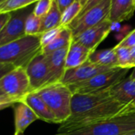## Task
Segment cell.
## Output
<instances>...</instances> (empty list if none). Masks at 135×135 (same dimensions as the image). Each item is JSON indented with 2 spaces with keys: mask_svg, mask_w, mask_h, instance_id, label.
I'll list each match as a JSON object with an SVG mask.
<instances>
[{
  "mask_svg": "<svg viewBox=\"0 0 135 135\" xmlns=\"http://www.w3.org/2000/svg\"><path fill=\"white\" fill-rule=\"evenodd\" d=\"M127 106L115 100L109 90L73 94L71 115L60 124L57 133H68L105 121L123 111Z\"/></svg>",
  "mask_w": 135,
  "mask_h": 135,
  "instance_id": "obj_1",
  "label": "cell"
},
{
  "mask_svg": "<svg viewBox=\"0 0 135 135\" xmlns=\"http://www.w3.org/2000/svg\"><path fill=\"white\" fill-rule=\"evenodd\" d=\"M40 35L27 36L0 46V64L26 68L42 51Z\"/></svg>",
  "mask_w": 135,
  "mask_h": 135,
  "instance_id": "obj_2",
  "label": "cell"
},
{
  "mask_svg": "<svg viewBox=\"0 0 135 135\" xmlns=\"http://www.w3.org/2000/svg\"><path fill=\"white\" fill-rule=\"evenodd\" d=\"M127 107L118 114L105 121L56 135H129L135 132V113L129 111Z\"/></svg>",
  "mask_w": 135,
  "mask_h": 135,
  "instance_id": "obj_3",
  "label": "cell"
},
{
  "mask_svg": "<svg viewBox=\"0 0 135 135\" xmlns=\"http://www.w3.org/2000/svg\"><path fill=\"white\" fill-rule=\"evenodd\" d=\"M33 92L37 93L46 103L58 123H63L70 117L73 93L68 85L56 82L45 85Z\"/></svg>",
  "mask_w": 135,
  "mask_h": 135,
  "instance_id": "obj_4",
  "label": "cell"
},
{
  "mask_svg": "<svg viewBox=\"0 0 135 135\" xmlns=\"http://www.w3.org/2000/svg\"><path fill=\"white\" fill-rule=\"evenodd\" d=\"M129 69L114 68L109 71L102 73L91 79L69 85L73 94H88L110 90L114 85L126 78Z\"/></svg>",
  "mask_w": 135,
  "mask_h": 135,
  "instance_id": "obj_5",
  "label": "cell"
},
{
  "mask_svg": "<svg viewBox=\"0 0 135 135\" xmlns=\"http://www.w3.org/2000/svg\"><path fill=\"white\" fill-rule=\"evenodd\" d=\"M0 90L20 102L27 94L32 92L26 68H15L5 75L0 80Z\"/></svg>",
  "mask_w": 135,
  "mask_h": 135,
  "instance_id": "obj_6",
  "label": "cell"
},
{
  "mask_svg": "<svg viewBox=\"0 0 135 135\" xmlns=\"http://www.w3.org/2000/svg\"><path fill=\"white\" fill-rule=\"evenodd\" d=\"M110 6L111 0H103L102 3L76 18L68 26L72 32L73 38L107 19L110 15Z\"/></svg>",
  "mask_w": 135,
  "mask_h": 135,
  "instance_id": "obj_7",
  "label": "cell"
},
{
  "mask_svg": "<svg viewBox=\"0 0 135 135\" xmlns=\"http://www.w3.org/2000/svg\"><path fill=\"white\" fill-rule=\"evenodd\" d=\"M32 91H36L49 82V71L45 55L38 53L26 67Z\"/></svg>",
  "mask_w": 135,
  "mask_h": 135,
  "instance_id": "obj_8",
  "label": "cell"
},
{
  "mask_svg": "<svg viewBox=\"0 0 135 135\" xmlns=\"http://www.w3.org/2000/svg\"><path fill=\"white\" fill-rule=\"evenodd\" d=\"M32 12V11H31ZM28 9H22L11 13V18L0 32V46H3L26 36L25 23L31 13Z\"/></svg>",
  "mask_w": 135,
  "mask_h": 135,
  "instance_id": "obj_9",
  "label": "cell"
},
{
  "mask_svg": "<svg viewBox=\"0 0 135 135\" xmlns=\"http://www.w3.org/2000/svg\"><path fill=\"white\" fill-rule=\"evenodd\" d=\"M113 69H114V68L95 64L88 60L86 63L77 68L65 71L60 82L68 86L79 84L81 82L87 81L98 74L109 71Z\"/></svg>",
  "mask_w": 135,
  "mask_h": 135,
  "instance_id": "obj_10",
  "label": "cell"
},
{
  "mask_svg": "<svg viewBox=\"0 0 135 135\" xmlns=\"http://www.w3.org/2000/svg\"><path fill=\"white\" fill-rule=\"evenodd\" d=\"M111 30L112 22L107 18L97 26L90 28L76 37H73V40L95 52L99 45L107 38Z\"/></svg>",
  "mask_w": 135,
  "mask_h": 135,
  "instance_id": "obj_11",
  "label": "cell"
},
{
  "mask_svg": "<svg viewBox=\"0 0 135 135\" xmlns=\"http://www.w3.org/2000/svg\"><path fill=\"white\" fill-rule=\"evenodd\" d=\"M69 49V46H67L49 54H45L48 62L49 71V84L60 82L62 79L65 73V61Z\"/></svg>",
  "mask_w": 135,
  "mask_h": 135,
  "instance_id": "obj_12",
  "label": "cell"
},
{
  "mask_svg": "<svg viewBox=\"0 0 135 135\" xmlns=\"http://www.w3.org/2000/svg\"><path fill=\"white\" fill-rule=\"evenodd\" d=\"M15 112V135L23 134L26 128L36 120L39 119L33 110L23 102L14 105Z\"/></svg>",
  "mask_w": 135,
  "mask_h": 135,
  "instance_id": "obj_13",
  "label": "cell"
},
{
  "mask_svg": "<svg viewBox=\"0 0 135 135\" xmlns=\"http://www.w3.org/2000/svg\"><path fill=\"white\" fill-rule=\"evenodd\" d=\"M21 102L28 105L37 114L39 119L49 123H58L53 113L37 93L32 91L27 94Z\"/></svg>",
  "mask_w": 135,
  "mask_h": 135,
  "instance_id": "obj_14",
  "label": "cell"
},
{
  "mask_svg": "<svg viewBox=\"0 0 135 135\" xmlns=\"http://www.w3.org/2000/svg\"><path fill=\"white\" fill-rule=\"evenodd\" d=\"M110 95L118 102L125 105L135 102V80L130 77L125 78L109 90Z\"/></svg>",
  "mask_w": 135,
  "mask_h": 135,
  "instance_id": "obj_15",
  "label": "cell"
},
{
  "mask_svg": "<svg viewBox=\"0 0 135 135\" xmlns=\"http://www.w3.org/2000/svg\"><path fill=\"white\" fill-rule=\"evenodd\" d=\"M94 52L91 49H88L87 47L84 46L80 43L73 41L71 42L66 56L65 61V71L75 69L84 63H86L88 60L90 56Z\"/></svg>",
  "mask_w": 135,
  "mask_h": 135,
  "instance_id": "obj_16",
  "label": "cell"
},
{
  "mask_svg": "<svg viewBox=\"0 0 135 135\" xmlns=\"http://www.w3.org/2000/svg\"><path fill=\"white\" fill-rule=\"evenodd\" d=\"M134 11V0H111L108 19L112 23H119L133 17Z\"/></svg>",
  "mask_w": 135,
  "mask_h": 135,
  "instance_id": "obj_17",
  "label": "cell"
},
{
  "mask_svg": "<svg viewBox=\"0 0 135 135\" xmlns=\"http://www.w3.org/2000/svg\"><path fill=\"white\" fill-rule=\"evenodd\" d=\"M89 60L95 64L110 68L118 67V58L114 48L96 50L89 57Z\"/></svg>",
  "mask_w": 135,
  "mask_h": 135,
  "instance_id": "obj_18",
  "label": "cell"
},
{
  "mask_svg": "<svg viewBox=\"0 0 135 135\" xmlns=\"http://www.w3.org/2000/svg\"><path fill=\"white\" fill-rule=\"evenodd\" d=\"M73 41V34L69 27H64L56 38L47 46L42 48L44 54H49L56 50L69 46Z\"/></svg>",
  "mask_w": 135,
  "mask_h": 135,
  "instance_id": "obj_19",
  "label": "cell"
},
{
  "mask_svg": "<svg viewBox=\"0 0 135 135\" xmlns=\"http://www.w3.org/2000/svg\"><path fill=\"white\" fill-rule=\"evenodd\" d=\"M61 26V12L59 10L56 3L53 2L52 7L49 13L41 18V27L40 34L49 30Z\"/></svg>",
  "mask_w": 135,
  "mask_h": 135,
  "instance_id": "obj_20",
  "label": "cell"
},
{
  "mask_svg": "<svg viewBox=\"0 0 135 135\" xmlns=\"http://www.w3.org/2000/svg\"><path fill=\"white\" fill-rule=\"evenodd\" d=\"M38 0H7L0 5V14L12 13L37 3Z\"/></svg>",
  "mask_w": 135,
  "mask_h": 135,
  "instance_id": "obj_21",
  "label": "cell"
},
{
  "mask_svg": "<svg viewBox=\"0 0 135 135\" xmlns=\"http://www.w3.org/2000/svg\"><path fill=\"white\" fill-rule=\"evenodd\" d=\"M82 4L78 1H76L68 8H66L61 13V26L64 27L69 26L79 15L82 10Z\"/></svg>",
  "mask_w": 135,
  "mask_h": 135,
  "instance_id": "obj_22",
  "label": "cell"
},
{
  "mask_svg": "<svg viewBox=\"0 0 135 135\" xmlns=\"http://www.w3.org/2000/svg\"><path fill=\"white\" fill-rule=\"evenodd\" d=\"M41 18L37 17L33 11L29 15L25 23V33L27 36L40 35Z\"/></svg>",
  "mask_w": 135,
  "mask_h": 135,
  "instance_id": "obj_23",
  "label": "cell"
},
{
  "mask_svg": "<svg viewBox=\"0 0 135 135\" xmlns=\"http://www.w3.org/2000/svg\"><path fill=\"white\" fill-rule=\"evenodd\" d=\"M117 58H118V67L121 69H132L131 65V56H130V49L126 47H114Z\"/></svg>",
  "mask_w": 135,
  "mask_h": 135,
  "instance_id": "obj_24",
  "label": "cell"
},
{
  "mask_svg": "<svg viewBox=\"0 0 135 135\" xmlns=\"http://www.w3.org/2000/svg\"><path fill=\"white\" fill-rule=\"evenodd\" d=\"M54 0H38L33 9V13L38 18H42L51 10Z\"/></svg>",
  "mask_w": 135,
  "mask_h": 135,
  "instance_id": "obj_25",
  "label": "cell"
},
{
  "mask_svg": "<svg viewBox=\"0 0 135 135\" xmlns=\"http://www.w3.org/2000/svg\"><path fill=\"white\" fill-rule=\"evenodd\" d=\"M64 28V26H60L56 28H54V29H52V30H49L48 31L42 33L40 37L41 47L44 48L47 46L48 45H49L51 42H52L56 38V37L60 33V32L62 31Z\"/></svg>",
  "mask_w": 135,
  "mask_h": 135,
  "instance_id": "obj_26",
  "label": "cell"
},
{
  "mask_svg": "<svg viewBox=\"0 0 135 135\" xmlns=\"http://www.w3.org/2000/svg\"><path fill=\"white\" fill-rule=\"evenodd\" d=\"M116 46L132 49L135 46V29L129 33Z\"/></svg>",
  "mask_w": 135,
  "mask_h": 135,
  "instance_id": "obj_27",
  "label": "cell"
},
{
  "mask_svg": "<svg viewBox=\"0 0 135 135\" xmlns=\"http://www.w3.org/2000/svg\"><path fill=\"white\" fill-rule=\"evenodd\" d=\"M103 0H88L87 3L84 5L80 13L79 14V15L77 16V18L80 17L81 15H83L84 13H86L87 11H88L89 10H91V8H93L94 7L97 6L98 4H99L100 3H102Z\"/></svg>",
  "mask_w": 135,
  "mask_h": 135,
  "instance_id": "obj_28",
  "label": "cell"
},
{
  "mask_svg": "<svg viewBox=\"0 0 135 135\" xmlns=\"http://www.w3.org/2000/svg\"><path fill=\"white\" fill-rule=\"evenodd\" d=\"M76 0H55V2L57 4V7L60 12L62 13L66 8H68L69 6H71Z\"/></svg>",
  "mask_w": 135,
  "mask_h": 135,
  "instance_id": "obj_29",
  "label": "cell"
},
{
  "mask_svg": "<svg viewBox=\"0 0 135 135\" xmlns=\"http://www.w3.org/2000/svg\"><path fill=\"white\" fill-rule=\"evenodd\" d=\"M15 69V67L11 64H0V80H1L5 75H7L8 73L11 72Z\"/></svg>",
  "mask_w": 135,
  "mask_h": 135,
  "instance_id": "obj_30",
  "label": "cell"
},
{
  "mask_svg": "<svg viewBox=\"0 0 135 135\" xmlns=\"http://www.w3.org/2000/svg\"><path fill=\"white\" fill-rule=\"evenodd\" d=\"M11 13L0 14V32L3 30L4 26L11 19Z\"/></svg>",
  "mask_w": 135,
  "mask_h": 135,
  "instance_id": "obj_31",
  "label": "cell"
},
{
  "mask_svg": "<svg viewBox=\"0 0 135 135\" xmlns=\"http://www.w3.org/2000/svg\"><path fill=\"white\" fill-rule=\"evenodd\" d=\"M20 101L18 99L11 98L8 95H1L0 96V104L3 103H18Z\"/></svg>",
  "mask_w": 135,
  "mask_h": 135,
  "instance_id": "obj_32",
  "label": "cell"
},
{
  "mask_svg": "<svg viewBox=\"0 0 135 135\" xmlns=\"http://www.w3.org/2000/svg\"><path fill=\"white\" fill-rule=\"evenodd\" d=\"M130 56H131V65L133 68H135V46L130 49Z\"/></svg>",
  "mask_w": 135,
  "mask_h": 135,
  "instance_id": "obj_33",
  "label": "cell"
},
{
  "mask_svg": "<svg viewBox=\"0 0 135 135\" xmlns=\"http://www.w3.org/2000/svg\"><path fill=\"white\" fill-rule=\"evenodd\" d=\"M15 104L16 103H3V104H0V110L7 109L10 107H14V105H15Z\"/></svg>",
  "mask_w": 135,
  "mask_h": 135,
  "instance_id": "obj_34",
  "label": "cell"
},
{
  "mask_svg": "<svg viewBox=\"0 0 135 135\" xmlns=\"http://www.w3.org/2000/svg\"><path fill=\"white\" fill-rule=\"evenodd\" d=\"M129 77H130V78H132L133 80H135V69H134V70L133 71V73H131V75L129 76Z\"/></svg>",
  "mask_w": 135,
  "mask_h": 135,
  "instance_id": "obj_35",
  "label": "cell"
},
{
  "mask_svg": "<svg viewBox=\"0 0 135 135\" xmlns=\"http://www.w3.org/2000/svg\"><path fill=\"white\" fill-rule=\"evenodd\" d=\"M78 1H79V2H80V3L81 4H82V6L84 7V4H85V3H87V1H88V0H78ZM82 8H83V7H82Z\"/></svg>",
  "mask_w": 135,
  "mask_h": 135,
  "instance_id": "obj_36",
  "label": "cell"
},
{
  "mask_svg": "<svg viewBox=\"0 0 135 135\" xmlns=\"http://www.w3.org/2000/svg\"><path fill=\"white\" fill-rule=\"evenodd\" d=\"M7 0H0V5H1L2 3H3L4 2H6Z\"/></svg>",
  "mask_w": 135,
  "mask_h": 135,
  "instance_id": "obj_37",
  "label": "cell"
},
{
  "mask_svg": "<svg viewBox=\"0 0 135 135\" xmlns=\"http://www.w3.org/2000/svg\"><path fill=\"white\" fill-rule=\"evenodd\" d=\"M1 95H5V94H4L1 90H0V96H1Z\"/></svg>",
  "mask_w": 135,
  "mask_h": 135,
  "instance_id": "obj_38",
  "label": "cell"
},
{
  "mask_svg": "<svg viewBox=\"0 0 135 135\" xmlns=\"http://www.w3.org/2000/svg\"><path fill=\"white\" fill-rule=\"evenodd\" d=\"M129 135H135V132H134V133H130V134H129Z\"/></svg>",
  "mask_w": 135,
  "mask_h": 135,
  "instance_id": "obj_39",
  "label": "cell"
},
{
  "mask_svg": "<svg viewBox=\"0 0 135 135\" xmlns=\"http://www.w3.org/2000/svg\"><path fill=\"white\" fill-rule=\"evenodd\" d=\"M129 105H133V106H135V102H133L132 104H129Z\"/></svg>",
  "mask_w": 135,
  "mask_h": 135,
  "instance_id": "obj_40",
  "label": "cell"
},
{
  "mask_svg": "<svg viewBox=\"0 0 135 135\" xmlns=\"http://www.w3.org/2000/svg\"><path fill=\"white\" fill-rule=\"evenodd\" d=\"M134 4H135V0H134Z\"/></svg>",
  "mask_w": 135,
  "mask_h": 135,
  "instance_id": "obj_41",
  "label": "cell"
},
{
  "mask_svg": "<svg viewBox=\"0 0 135 135\" xmlns=\"http://www.w3.org/2000/svg\"><path fill=\"white\" fill-rule=\"evenodd\" d=\"M19 135H23V134H19Z\"/></svg>",
  "mask_w": 135,
  "mask_h": 135,
  "instance_id": "obj_42",
  "label": "cell"
}]
</instances>
